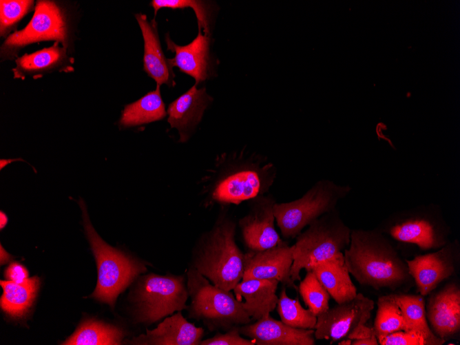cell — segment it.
Wrapping results in <instances>:
<instances>
[{
    "label": "cell",
    "mask_w": 460,
    "mask_h": 345,
    "mask_svg": "<svg viewBox=\"0 0 460 345\" xmlns=\"http://www.w3.org/2000/svg\"><path fill=\"white\" fill-rule=\"evenodd\" d=\"M343 253L350 274L361 285L395 291L411 281L406 261L379 229H351Z\"/></svg>",
    "instance_id": "6da1fadb"
},
{
    "label": "cell",
    "mask_w": 460,
    "mask_h": 345,
    "mask_svg": "<svg viewBox=\"0 0 460 345\" xmlns=\"http://www.w3.org/2000/svg\"><path fill=\"white\" fill-rule=\"evenodd\" d=\"M277 174L274 163L262 156L224 154L216 161L207 182L212 200L238 205L268 194Z\"/></svg>",
    "instance_id": "7a4b0ae2"
},
{
    "label": "cell",
    "mask_w": 460,
    "mask_h": 345,
    "mask_svg": "<svg viewBox=\"0 0 460 345\" xmlns=\"http://www.w3.org/2000/svg\"><path fill=\"white\" fill-rule=\"evenodd\" d=\"M236 223L227 216L218 219L200 242L195 269L213 284L231 291L242 280L246 254L238 247Z\"/></svg>",
    "instance_id": "3957f363"
},
{
    "label": "cell",
    "mask_w": 460,
    "mask_h": 345,
    "mask_svg": "<svg viewBox=\"0 0 460 345\" xmlns=\"http://www.w3.org/2000/svg\"><path fill=\"white\" fill-rule=\"evenodd\" d=\"M351 231L337 209L306 227L291 245L293 258L291 280L294 282L300 281L302 269L310 271L314 264L343 252L349 245Z\"/></svg>",
    "instance_id": "277c9868"
},
{
    "label": "cell",
    "mask_w": 460,
    "mask_h": 345,
    "mask_svg": "<svg viewBox=\"0 0 460 345\" xmlns=\"http://www.w3.org/2000/svg\"><path fill=\"white\" fill-rule=\"evenodd\" d=\"M83 224L97 266V284L92 297L114 306L118 295L141 273L145 266L123 251L107 244L94 230L82 200Z\"/></svg>",
    "instance_id": "5b68a950"
},
{
    "label": "cell",
    "mask_w": 460,
    "mask_h": 345,
    "mask_svg": "<svg viewBox=\"0 0 460 345\" xmlns=\"http://www.w3.org/2000/svg\"><path fill=\"white\" fill-rule=\"evenodd\" d=\"M351 190L349 185L323 178L315 182L302 197L276 202L274 215L282 236L285 240L295 239L313 221L337 209L338 202Z\"/></svg>",
    "instance_id": "8992f818"
},
{
    "label": "cell",
    "mask_w": 460,
    "mask_h": 345,
    "mask_svg": "<svg viewBox=\"0 0 460 345\" xmlns=\"http://www.w3.org/2000/svg\"><path fill=\"white\" fill-rule=\"evenodd\" d=\"M188 289L193 316L205 321L211 329L249 324L251 318L231 293L211 284L196 269L188 273Z\"/></svg>",
    "instance_id": "52a82bcc"
},
{
    "label": "cell",
    "mask_w": 460,
    "mask_h": 345,
    "mask_svg": "<svg viewBox=\"0 0 460 345\" xmlns=\"http://www.w3.org/2000/svg\"><path fill=\"white\" fill-rule=\"evenodd\" d=\"M70 40V24L65 10L54 1H37L28 24L6 39L1 47V58L12 59L28 45L45 41H55L68 49Z\"/></svg>",
    "instance_id": "ba28073f"
},
{
    "label": "cell",
    "mask_w": 460,
    "mask_h": 345,
    "mask_svg": "<svg viewBox=\"0 0 460 345\" xmlns=\"http://www.w3.org/2000/svg\"><path fill=\"white\" fill-rule=\"evenodd\" d=\"M188 292L182 277L149 274L140 280L136 302L140 317L147 323L187 308Z\"/></svg>",
    "instance_id": "9c48e42d"
},
{
    "label": "cell",
    "mask_w": 460,
    "mask_h": 345,
    "mask_svg": "<svg viewBox=\"0 0 460 345\" xmlns=\"http://www.w3.org/2000/svg\"><path fill=\"white\" fill-rule=\"evenodd\" d=\"M447 228L436 216L414 211L393 218L383 231L393 239L417 245L421 250L440 249L447 243Z\"/></svg>",
    "instance_id": "30bf717a"
},
{
    "label": "cell",
    "mask_w": 460,
    "mask_h": 345,
    "mask_svg": "<svg viewBox=\"0 0 460 345\" xmlns=\"http://www.w3.org/2000/svg\"><path fill=\"white\" fill-rule=\"evenodd\" d=\"M374 307V301L361 293L351 300L337 303L317 315L315 338L331 343L346 338L357 326L366 324Z\"/></svg>",
    "instance_id": "8fae6325"
},
{
    "label": "cell",
    "mask_w": 460,
    "mask_h": 345,
    "mask_svg": "<svg viewBox=\"0 0 460 345\" xmlns=\"http://www.w3.org/2000/svg\"><path fill=\"white\" fill-rule=\"evenodd\" d=\"M249 213L239 221L242 238L251 251H264L282 243L275 227V198L269 194L251 200Z\"/></svg>",
    "instance_id": "7c38bea8"
},
{
    "label": "cell",
    "mask_w": 460,
    "mask_h": 345,
    "mask_svg": "<svg viewBox=\"0 0 460 345\" xmlns=\"http://www.w3.org/2000/svg\"><path fill=\"white\" fill-rule=\"evenodd\" d=\"M458 247V242L454 240L435 252L405 260L419 295L430 294L455 272Z\"/></svg>",
    "instance_id": "4fadbf2b"
},
{
    "label": "cell",
    "mask_w": 460,
    "mask_h": 345,
    "mask_svg": "<svg viewBox=\"0 0 460 345\" xmlns=\"http://www.w3.org/2000/svg\"><path fill=\"white\" fill-rule=\"evenodd\" d=\"M293 262L292 247L289 245L286 240L264 251H250L246 253L242 280L275 279L283 286L297 291L298 286L291 278Z\"/></svg>",
    "instance_id": "5bb4252c"
},
{
    "label": "cell",
    "mask_w": 460,
    "mask_h": 345,
    "mask_svg": "<svg viewBox=\"0 0 460 345\" xmlns=\"http://www.w3.org/2000/svg\"><path fill=\"white\" fill-rule=\"evenodd\" d=\"M428 322L432 331L446 341L460 332V289L448 283L432 293L426 306Z\"/></svg>",
    "instance_id": "9a60e30c"
},
{
    "label": "cell",
    "mask_w": 460,
    "mask_h": 345,
    "mask_svg": "<svg viewBox=\"0 0 460 345\" xmlns=\"http://www.w3.org/2000/svg\"><path fill=\"white\" fill-rule=\"evenodd\" d=\"M240 334L258 345H315V329L291 327L271 315L239 328Z\"/></svg>",
    "instance_id": "2e32d148"
},
{
    "label": "cell",
    "mask_w": 460,
    "mask_h": 345,
    "mask_svg": "<svg viewBox=\"0 0 460 345\" xmlns=\"http://www.w3.org/2000/svg\"><path fill=\"white\" fill-rule=\"evenodd\" d=\"M16 66L12 69L14 79L24 80L27 77L39 79L54 72L74 71V59L69 56L67 49L60 43L49 48L25 54L16 59Z\"/></svg>",
    "instance_id": "e0dca14e"
},
{
    "label": "cell",
    "mask_w": 460,
    "mask_h": 345,
    "mask_svg": "<svg viewBox=\"0 0 460 345\" xmlns=\"http://www.w3.org/2000/svg\"><path fill=\"white\" fill-rule=\"evenodd\" d=\"M211 101L205 87L198 89L194 85L169 104L167 121L171 127L178 130L180 142L189 139Z\"/></svg>",
    "instance_id": "ac0fdd59"
},
{
    "label": "cell",
    "mask_w": 460,
    "mask_h": 345,
    "mask_svg": "<svg viewBox=\"0 0 460 345\" xmlns=\"http://www.w3.org/2000/svg\"><path fill=\"white\" fill-rule=\"evenodd\" d=\"M167 50L175 54L172 59H169L171 66L179 70L191 77L195 85L205 81L210 74V37L209 35L198 30L196 37L186 45H178L170 38L168 34L165 36Z\"/></svg>",
    "instance_id": "d6986e66"
},
{
    "label": "cell",
    "mask_w": 460,
    "mask_h": 345,
    "mask_svg": "<svg viewBox=\"0 0 460 345\" xmlns=\"http://www.w3.org/2000/svg\"><path fill=\"white\" fill-rule=\"evenodd\" d=\"M135 17L140 26L144 40L143 69L149 76L160 87L165 84L168 87L176 85L173 67L167 59L161 48L157 23L155 19L149 21L147 17L141 13Z\"/></svg>",
    "instance_id": "ffe728a7"
},
{
    "label": "cell",
    "mask_w": 460,
    "mask_h": 345,
    "mask_svg": "<svg viewBox=\"0 0 460 345\" xmlns=\"http://www.w3.org/2000/svg\"><path fill=\"white\" fill-rule=\"evenodd\" d=\"M204 329L189 323L179 311L167 317L146 334L134 337L131 344L196 345L200 344Z\"/></svg>",
    "instance_id": "44dd1931"
},
{
    "label": "cell",
    "mask_w": 460,
    "mask_h": 345,
    "mask_svg": "<svg viewBox=\"0 0 460 345\" xmlns=\"http://www.w3.org/2000/svg\"><path fill=\"white\" fill-rule=\"evenodd\" d=\"M279 282L275 279L241 280L233 289L251 320L266 318L276 308Z\"/></svg>",
    "instance_id": "7402d4cb"
},
{
    "label": "cell",
    "mask_w": 460,
    "mask_h": 345,
    "mask_svg": "<svg viewBox=\"0 0 460 345\" xmlns=\"http://www.w3.org/2000/svg\"><path fill=\"white\" fill-rule=\"evenodd\" d=\"M310 271L336 303L348 302L357 295V289L351 279L343 252L314 264Z\"/></svg>",
    "instance_id": "603a6c76"
},
{
    "label": "cell",
    "mask_w": 460,
    "mask_h": 345,
    "mask_svg": "<svg viewBox=\"0 0 460 345\" xmlns=\"http://www.w3.org/2000/svg\"><path fill=\"white\" fill-rule=\"evenodd\" d=\"M3 294L0 306L3 311L13 319H21L29 312L40 287L38 276L29 278L22 283L1 280Z\"/></svg>",
    "instance_id": "cb8c5ba5"
},
{
    "label": "cell",
    "mask_w": 460,
    "mask_h": 345,
    "mask_svg": "<svg viewBox=\"0 0 460 345\" xmlns=\"http://www.w3.org/2000/svg\"><path fill=\"white\" fill-rule=\"evenodd\" d=\"M391 295L400 307L409 330L421 335L426 345H442L446 342L435 335L430 328L424 296L406 293Z\"/></svg>",
    "instance_id": "d4e9b609"
},
{
    "label": "cell",
    "mask_w": 460,
    "mask_h": 345,
    "mask_svg": "<svg viewBox=\"0 0 460 345\" xmlns=\"http://www.w3.org/2000/svg\"><path fill=\"white\" fill-rule=\"evenodd\" d=\"M167 115L160 87L156 86L138 101L125 106L119 123L129 127L160 121Z\"/></svg>",
    "instance_id": "484cf974"
},
{
    "label": "cell",
    "mask_w": 460,
    "mask_h": 345,
    "mask_svg": "<svg viewBox=\"0 0 460 345\" xmlns=\"http://www.w3.org/2000/svg\"><path fill=\"white\" fill-rule=\"evenodd\" d=\"M124 337L117 326L89 319L83 321L74 333L62 343L64 345H118Z\"/></svg>",
    "instance_id": "4316f807"
},
{
    "label": "cell",
    "mask_w": 460,
    "mask_h": 345,
    "mask_svg": "<svg viewBox=\"0 0 460 345\" xmlns=\"http://www.w3.org/2000/svg\"><path fill=\"white\" fill-rule=\"evenodd\" d=\"M373 328L377 338L399 331H410L400 307L391 294L378 298Z\"/></svg>",
    "instance_id": "83f0119b"
},
{
    "label": "cell",
    "mask_w": 460,
    "mask_h": 345,
    "mask_svg": "<svg viewBox=\"0 0 460 345\" xmlns=\"http://www.w3.org/2000/svg\"><path fill=\"white\" fill-rule=\"evenodd\" d=\"M276 309L280 320L284 324L297 328L315 329L317 315L309 309H304L298 297H289L284 286L280 292Z\"/></svg>",
    "instance_id": "f1b7e54d"
},
{
    "label": "cell",
    "mask_w": 460,
    "mask_h": 345,
    "mask_svg": "<svg viewBox=\"0 0 460 345\" xmlns=\"http://www.w3.org/2000/svg\"><path fill=\"white\" fill-rule=\"evenodd\" d=\"M297 291L315 315H318L329 308L331 296L312 271H306L304 279L300 281Z\"/></svg>",
    "instance_id": "f546056e"
},
{
    "label": "cell",
    "mask_w": 460,
    "mask_h": 345,
    "mask_svg": "<svg viewBox=\"0 0 460 345\" xmlns=\"http://www.w3.org/2000/svg\"><path fill=\"white\" fill-rule=\"evenodd\" d=\"M34 1L31 0L0 1V35L6 39L19 21L34 9Z\"/></svg>",
    "instance_id": "4dcf8cb0"
},
{
    "label": "cell",
    "mask_w": 460,
    "mask_h": 345,
    "mask_svg": "<svg viewBox=\"0 0 460 345\" xmlns=\"http://www.w3.org/2000/svg\"><path fill=\"white\" fill-rule=\"evenodd\" d=\"M151 6L154 10L156 16L158 10L161 8L183 9L191 8L194 10L198 24V30L202 29V32L209 35V13L206 3L202 1L196 0H153Z\"/></svg>",
    "instance_id": "1f68e13d"
},
{
    "label": "cell",
    "mask_w": 460,
    "mask_h": 345,
    "mask_svg": "<svg viewBox=\"0 0 460 345\" xmlns=\"http://www.w3.org/2000/svg\"><path fill=\"white\" fill-rule=\"evenodd\" d=\"M380 345H426L424 337L413 331H399L377 338Z\"/></svg>",
    "instance_id": "d6a6232c"
},
{
    "label": "cell",
    "mask_w": 460,
    "mask_h": 345,
    "mask_svg": "<svg viewBox=\"0 0 460 345\" xmlns=\"http://www.w3.org/2000/svg\"><path fill=\"white\" fill-rule=\"evenodd\" d=\"M240 326H235L224 334L217 333L215 336L201 340L200 344L202 345H254L255 344L252 339H248L240 335Z\"/></svg>",
    "instance_id": "836d02e7"
},
{
    "label": "cell",
    "mask_w": 460,
    "mask_h": 345,
    "mask_svg": "<svg viewBox=\"0 0 460 345\" xmlns=\"http://www.w3.org/2000/svg\"><path fill=\"white\" fill-rule=\"evenodd\" d=\"M4 275L8 280L16 283H22L29 278L27 269L16 262H12L6 269Z\"/></svg>",
    "instance_id": "e575fe53"
},
{
    "label": "cell",
    "mask_w": 460,
    "mask_h": 345,
    "mask_svg": "<svg viewBox=\"0 0 460 345\" xmlns=\"http://www.w3.org/2000/svg\"><path fill=\"white\" fill-rule=\"evenodd\" d=\"M376 336L373 327L362 324L355 328L346 338L351 340L364 339Z\"/></svg>",
    "instance_id": "d590c367"
},
{
    "label": "cell",
    "mask_w": 460,
    "mask_h": 345,
    "mask_svg": "<svg viewBox=\"0 0 460 345\" xmlns=\"http://www.w3.org/2000/svg\"><path fill=\"white\" fill-rule=\"evenodd\" d=\"M379 342L376 336L371 337L351 340V345H378Z\"/></svg>",
    "instance_id": "8d00e7d4"
},
{
    "label": "cell",
    "mask_w": 460,
    "mask_h": 345,
    "mask_svg": "<svg viewBox=\"0 0 460 345\" xmlns=\"http://www.w3.org/2000/svg\"><path fill=\"white\" fill-rule=\"evenodd\" d=\"M12 258V256L3 249L2 245H1V264H3L9 262Z\"/></svg>",
    "instance_id": "74e56055"
},
{
    "label": "cell",
    "mask_w": 460,
    "mask_h": 345,
    "mask_svg": "<svg viewBox=\"0 0 460 345\" xmlns=\"http://www.w3.org/2000/svg\"><path fill=\"white\" fill-rule=\"evenodd\" d=\"M7 222H8L7 216L2 211H1V212H0V228H1V230L3 229V227L6 225Z\"/></svg>",
    "instance_id": "f35d334b"
}]
</instances>
